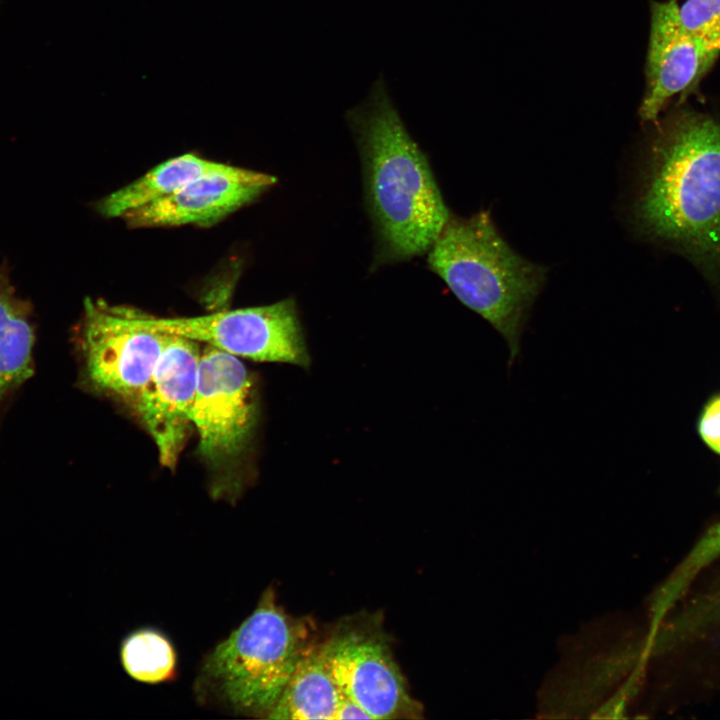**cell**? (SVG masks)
<instances>
[{"label": "cell", "mask_w": 720, "mask_h": 720, "mask_svg": "<svg viewBox=\"0 0 720 720\" xmlns=\"http://www.w3.org/2000/svg\"><path fill=\"white\" fill-rule=\"evenodd\" d=\"M644 235L678 248L720 283V123L687 114L654 135L634 204Z\"/></svg>", "instance_id": "6da1fadb"}, {"label": "cell", "mask_w": 720, "mask_h": 720, "mask_svg": "<svg viewBox=\"0 0 720 720\" xmlns=\"http://www.w3.org/2000/svg\"><path fill=\"white\" fill-rule=\"evenodd\" d=\"M346 120L362 154L379 258L399 261L428 252L450 213L382 73L367 97L347 111Z\"/></svg>", "instance_id": "7a4b0ae2"}, {"label": "cell", "mask_w": 720, "mask_h": 720, "mask_svg": "<svg viewBox=\"0 0 720 720\" xmlns=\"http://www.w3.org/2000/svg\"><path fill=\"white\" fill-rule=\"evenodd\" d=\"M427 253L430 269L503 337L511 366L520 353L529 311L545 283L546 267L516 253L485 210L469 217L450 216Z\"/></svg>", "instance_id": "3957f363"}, {"label": "cell", "mask_w": 720, "mask_h": 720, "mask_svg": "<svg viewBox=\"0 0 720 720\" xmlns=\"http://www.w3.org/2000/svg\"><path fill=\"white\" fill-rule=\"evenodd\" d=\"M311 646L306 624L277 604L270 587L206 656L199 687L234 712L267 717Z\"/></svg>", "instance_id": "277c9868"}, {"label": "cell", "mask_w": 720, "mask_h": 720, "mask_svg": "<svg viewBox=\"0 0 720 720\" xmlns=\"http://www.w3.org/2000/svg\"><path fill=\"white\" fill-rule=\"evenodd\" d=\"M254 383L238 357L205 345L191 424L198 451L212 474V494L234 500L241 489L238 468L256 423Z\"/></svg>", "instance_id": "5b68a950"}, {"label": "cell", "mask_w": 720, "mask_h": 720, "mask_svg": "<svg viewBox=\"0 0 720 720\" xmlns=\"http://www.w3.org/2000/svg\"><path fill=\"white\" fill-rule=\"evenodd\" d=\"M319 651L342 693L372 719L422 718V705L409 693L390 640L375 615L343 619Z\"/></svg>", "instance_id": "8992f818"}, {"label": "cell", "mask_w": 720, "mask_h": 720, "mask_svg": "<svg viewBox=\"0 0 720 720\" xmlns=\"http://www.w3.org/2000/svg\"><path fill=\"white\" fill-rule=\"evenodd\" d=\"M128 314L143 328L183 336L238 358L302 367L310 363L292 299L192 317L158 318L131 310Z\"/></svg>", "instance_id": "52a82bcc"}, {"label": "cell", "mask_w": 720, "mask_h": 720, "mask_svg": "<svg viewBox=\"0 0 720 720\" xmlns=\"http://www.w3.org/2000/svg\"><path fill=\"white\" fill-rule=\"evenodd\" d=\"M166 336L135 324L126 308L85 300L83 353L88 377L130 407L151 377Z\"/></svg>", "instance_id": "ba28073f"}, {"label": "cell", "mask_w": 720, "mask_h": 720, "mask_svg": "<svg viewBox=\"0 0 720 720\" xmlns=\"http://www.w3.org/2000/svg\"><path fill=\"white\" fill-rule=\"evenodd\" d=\"M199 344L167 334L154 371L132 407L151 435L160 463L169 469L175 468L191 425L201 356Z\"/></svg>", "instance_id": "9c48e42d"}, {"label": "cell", "mask_w": 720, "mask_h": 720, "mask_svg": "<svg viewBox=\"0 0 720 720\" xmlns=\"http://www.w3.org/2000/svg\"><path fill=\"white\" fill-rule=\"evenodd\" d=\"M678 1L653 2L647 52V85L639 108L655 121L669 99L687 90L720 52V29L687 32L678 21Z\"/></svg>", "instance_id": "30bf717a"}, {"label": "cell", "mask_w": 720, "mask_h": 720, "mask_svg": "<svg viewBox=\"0 0 720 720\" xmlns=\"http://www.w3.org/2000/svg\"><path fill=\"white\" fill-rule=\"evenodd\" d=\"M270 174L221 164L176 193L127 213L132 227L210 224L250 203L276 183Z\"/></svg>", "instance_id": "8fae6325"}, {"label": "cell", "mask_w": 720, "mask_h": 720, "mask_svg": "<svg viewBox=\"0 0 720 720\" xmlns=\"http://www.w3.org/2000/svg\"><path fill=\"white\" fill-rule=\"evenodd\" d=\"M342 691L311 646L298 663L268 719H336Z\"/></svg>", "instance_id": "7c38bea8"}, {"label": "cell", "mask_w": 720, "mask_h": 720, "mask_svg": "<svg viewBox=\"0 0 720 720\" xmlns=\"http://www.w3.org/2000/svg\"><path fill=\"white\" fill-rule=\"evenodd\" d=\"M221 164L192 153L169 159L110 193L99 202L98 210L105 217H124L133 210L171 196L188 182Z\"/></svg>", "instance_id": "4fadbf2b"}, {"label": "cell", "mask_w": 720, "mask_h": 720, "mask_svg": "<svg viewBox=\"0 0 720 720\" xmlns=\"http://www.w3.org/2000/svg\"><path fill=\"white\" fill-rule=\"evenodd\" d=\"M33 342L24 307L0 271V399L30 375Z\"/></svg>", "instance_id": "5bb4252c"}, {"label": "cell", "mask_w": 720, "mask_h": 720, "mask_svg": "<svg viewBox=\"0 0 720 720\" xmlns=\"http://www.w3.org/2000/svg\"><path fill=\"white\" fill-rule=\"evenodd\" d=\"M121 663L133 679L157 684L175 676L177 655L170 640L161 632L143 628L129 634L120 648Z\"/></svg>", "instance_id": "9a60e30c"}, {"label": "cell", "mask_w": 720, "mask_h": 720, "mask_svg": "<svg viewBox=\"0 0 720 720\" xmlns=\"http://www.w3.org/2000/svg\"><path fill=\"white\" fill-rule=\"evenodd\" d=\"M678 21L692 33L720 29V0H686L678 6Z\"/></svg>", "instance_id": "2e32d148"}, {"label": "cell", "mask_w": 720, "mask_h": 720, "mask_svg": "<svg viewBox=\"0 0 720 720\" xmlns=\"http://www.w3.org/2000/svg\"><path fill=\"white\" fill-rule=\"evenodd\" d=\"M699 431L703 440L720 453V398L706 407L700 420Z\"/></svg>", "instance_id": "e0dca14e"}, {"label": "cell", "mask_w": 720, "mask_h": 720, "mask_svg": "<svg viewBox=\"0 0 720 720\" xmlns=\"http://www.w3.org/2000/svg\"><path fill=\"white\" fill-rule=\"evenodd\" d=\"M336 719H372V717L357 702L342 693Z\"/></svg>", "instance_id": "ac0fdd59"}]
</instances>
